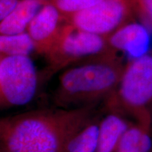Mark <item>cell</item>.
Returning a JSON list of instances; mask_svg holds the SVG:
<instances>
[{"instance_id": "ac0fdd59", "label": "cell", "mask_w": 152, "mask_h": 152, "mask_svg": "<svg viewBox=\"0 0 152 152\" xmlns=\"http://www.w3.org/2000/svg\"><path fill=\"white\" fill-rule=\"evenodd\" d=\"M45 1H52V0H45Z\"/></svg>"}, {"instance_id": "7a4b0ae2", "label": "cell", "mask_w": 152, "mask_h": 152, "mask_svg": "<svg viewBox=\"0 0 152 152\" xmlns=\"http://www.w3.org/2000/svg\"><path fill=\"white\" fill-rule=\"evenodd\" d=\"M125 67L118 53H111L66 68L52 95L55 106L77 109L104 102L116 89Z\"/></svg>"}, {"instance_id": "8fae6325", "label": "cell", "mask_w": 152, "mask_h": 152, "mask_svg": "<svg viewBox=\"0 0 152 152\" xmlns=\"http://www.w3.org/2000/svg\"><path fill=\"white\" fill-rule=\"evenodd\" d=\"M150 116L146 114L130 125L125 131L115 152H151L152 140L149 133Z\"/></svg>"}, {"instance_id": "e0dca14e", "label": "cell", "mask_w": 152, "mask_h": 152, "mask_svg": "<svg viewBox=\"0 0 152 152\" xmlns=\"http://www.w3.org/2000/svg\"><path fill=\"white\" fill-rule=\"evenodd\" d=\"M1 152H10V151H5V150H1Z\"/></svg>"}, {"instance_id": "ba28073f", "label": "cell", "mask_w": 152, "mask_h": 152, "mask_svg": "<svg viewBox=\"0 0 152 152\" xmlns=\"http://www.w3.org/2000/svg\"><path fill=\"white\" fill-rule=\"evenodd\" d=\"M107 41L109 47L115 52L133 54L143 48L147 42V30L144 25L133 20L107 37Z\"/></svg>"}, {"instance_id": "52a82bcc", "label": "cell", "mask_w": 152, "mask_h": 152, "mask_svg": "<svg viewBox=\"0 0 152 152\" xmlns=\"http://www.w3.org/2000/svg\"><path fill=\"white\" fill-rule=\"evenodd\" d=\"M65 16L50 1L42 8L27 29L35 52L44 56L58 39L66 24Z\"/></svg>"}, {"instance_id": "6da1fadb", "label": "cell", "mask_w": 152, "mask_h": 152, "mask_svg": "<svg viewBox=\"0 0 152 152\" xmlns=\"http://www.w3.org/2000/svg\"><path fill=\"white\" fill-rule=\"evenodd\" d=\"M99 104L77 109L33 110L0 121L1 150L10 152H66L72 138L100 116Z\"/></svg>"}, {"instance_id": "5b68a950", "label": "cell", "mask_w": 152, "mask_h": 152, "mask_svg": "<svg viewBox=\"0 0 152 152\" xmlns=\"http://www.w3.org/2000/svg\"><path fill=\"white\" fill-rule=\"evenodd\" d=\"M40 80L30 56L0 58V107L9 109L29 104Z\"/></svg>"}, {"instance_id": "8992f818", "label": "cell", "mask_w": 152, "mask_h": 152, "mask_svg": "<svg viewBox=\"0 0 152 152\" xmlns=\"http://www.w3.org/2000/svg\"><path fill=\"white\" fill-rule=\"evenodd\" d=\"M65 18L76 29L107 37L136 16L130 0H104Z\"/></svg>"}, {"instance_id": "5bb4252c", "label": "cell", "mask_w": 152, "mask_h": 152, "mask_svg": "<svg viewBox=\"0 0 152 152\" xmlns=\"http://www.w3.org/2000/svg\"><path fill=\"white\" fill-rule=\"evenodd\" d=\"M102 1L104 0H52L50 2L66 16L92 7Z\"/></svg>"}, {"instance_id": "4fadbf2b", "label": "cell", "mask_w": 152, "mask_h": 152, "mask_svg": "<svg viewBox=\"0 0 152 152\" xmlns=\"http://www.w3.org/2000/svg\"><path fill=\"white\" fill-rule=\"evenodd\" d=\"M33 52H35V46L27 32L16 35H0V58L30 56Z\"/></svg>"}, {"instance_id": "277c9868", "label": "cell", "mask_w": 152, "mask_h": 152, "mask_svg": "<svg viewBox=\"0 0 152 152\" xmlns=\"http://www.w3.org/2000/svg\"><path fill=\"white\" fill-rule=\"evenodd\" d=\"M152 102V49L125 65L113 94L104 103L106 111L130 112L137 119L149 113Z\"/></svg>"}, {"instance_id": "2e32d148", "label": "cell", "mask_w": 152, "mask_h": 152, "mask_svg": "<svg viewBox=\"0 0 152 152\" xmlns=\"http://www.w3.org/2000/svg\"><path fill=\"white\" fill-rule=\"evenodd\" d=\"M23 0H0V21L18 7Z\"/></svg>"}, {"instance_id": "30bf717a", "label": "cell", "mask_w": 152, "mask_h": 152, "mask_svg": "<svg viewBox=\"0 0 152 152\" xmlns=\"http://www.w3.org/2000/svg\"><path fill=\"white\" fill-rule=\"evenodd\" d=\"M130 126L120 112L106 111L99 121L96 152H115L121 137Z\"/></svg>"}, {"instance_id": "9a60e30c", "label": "cell", "mask_w": 152, "mask_h": 152, "mask_svg": "<svg viewBox=\"0 0 152 152\" xmlns=\"http://www.w3.org/2000/svg\"><path fill=\"white\" fill-rule=\"evenodd\" d=\"M136 17L152 28V0H130Z\"/></svg>"}, {"instance_id": "3957f363", "label": "cell", "mask_w": 152, "mask_h": 152, "mask_svg": "<svg viewBox=\"0 0 152 152\" xmlns=\"http://www.w3.org/2000/svg\"><path fill=\"white\" fill-rule=\"evenodd\" d=\"M115 52L107 37L77 30L66 21L58 39L43 56L47 63L43 78L47 80L70 66Z\"/></svg>"}, {"instance_id": "7c38bea8", "label": "cell", "mask_w": 152, "mask_h": 152, "mask_svg": "<svg viewBox=\"0 0 152 152\" xmlns=\"http://www.w3.org/2000/svg\"><path fill=\"white\" fill-rule=\"evenodd\" d=\"M101 115L81 129L68 143L66 152H96Z\"/></svg>"}, {"instance_id": "9c48e42d", "label": "cell", "mask_w": 152, "mask_h": 152, "mask_svg": "<svg viewBox=\"0 0 152 152\" xmlns=\"http://www.w3.org/2000/svg\"><path fill=\"white\" fill-rule=\"evenodd\" d=\"M47 2L45 0H23L9 16L0 21V35L27 31L30 23Z\"/></svg>"}]
</instances>
